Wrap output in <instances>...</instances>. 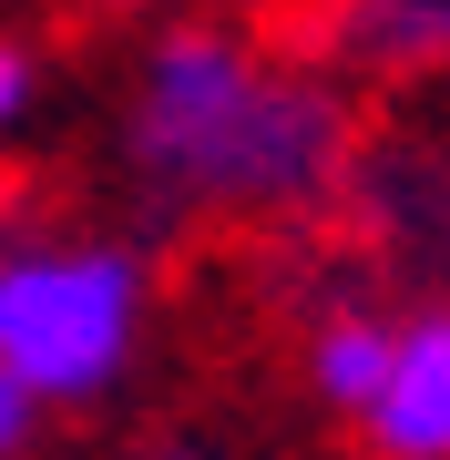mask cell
I'll use <instances>...</instances> for the list:
<instances>
[{
	"instance_id": "7a4b0ae2",
	"label": "cell",
	"mask_w": 450,
	"mask_h": 460,
	"mask_svg": "<svg viewBox=\"0 0 450 460\" xmlns=\"http://www.w3.org/2000/svg\"><path fill=\"white\" fill-rule=\"evenodd\" d=\"M164 317V246L144 226L31 205V184L0 174V378L41 420L102 410L134 389Z\"/></svg>"
},
{
	"instance_id": "52a82bcc",
	"label": "cell",
	"mask_w": 450,
	"mask_h": 460,
	"mask_svg": "<svg viewBox=\"0 0 450 460\" xmlns=\"http://www.w3.org/2000/svg\"><path fill=\"white\" fill-rule=\"evenodd\" d=\"M31 450H41V410L0 378V460H31Z\"/></svg>"
},
{
	"instance_id": "8992f818",
	"label": "cell",
	"mask_w": 450,
	"mask_h": 460,
	"mask_svg": "<svg viewBox=\"0 0 450 460\" xmlns=\"http://www.w3.org/2000/svg\"><path fill=\"white\" fill-rule=\"evenodd\" d=\"M41 83H51V62H41V41H21V31H0V144H11L21 123L41 113Z\"/></svg>"
},
{
	"instance_id": "6da1fadb",
	"label": "cell",
	"mask_w": 450,
	"mask_h": 460,
	"mask_svg": "<svg viewBox=\"0 0 450 460\" xmlns=\"http://www.w3.org/2000/svg\"><path fill=\"white\" fill-rule=\"evenodd\" d=\"M358 144L368 102L307 41H267L246 21H154L113 93L123 226L154 246L184 226L317 246Z\"/></svg>"
},
{
	"instance_id": "3957f363",
	"label": "cell",
	"mask_w": 450,
	"mask_h": 460,
	"mask_svg": "<svg viewBox=\"0 0 450 460\" xmlns=\"http://www.w3.org/2000/svg\"><path fill=\"white\" fill-rule=\"evenodd\" d=\"M317 246L358 266L379 296H450V133L368 113V144Z\"/></svg>"
},
{
	"instance_id": "ba28073f",
	"label": "cell",
	"mask_w": 450,
	"mask_h": 460,
	"mask_svg": "<svg viewBox=\"0 0 450 460\" xmlns=\"http://www.w3.org/2000/svg\"><path fill=\"white\" fill-rule=\"evenodd\" d=\"M134 460H235L225 440H195V429H174V440H144Z\"/></svg>"
},
{
	"instance_id": "5b68a950",
	"label": "cell",
	"mask_w": 450,
	"mask_h": 460,
	"mask_svg": "<svg viewBox=\"0 0 450 460\" xmlns=\"http://www.w3.org/2000/svg\"><path fill=\"white\" fill-rule=\"evenodd\" d=\"M297 41H307L358 102L450 83V0H349V11L307 21Z\"/></svg>"
},
{
	"instance_id": "277c9868",
	"label": "cell",
	"mask_w": 450,
	"mask_h": 460,
	"mask_svg": "<svg viewBox=\"0 0 450 460\" xmlns=\"http://www.w3.org/2000/svg\"><path fill=\"white\" fill-rule=\"evenodd\" d=\"M358 460H450V296H400L379 399L349 429Z\"/></svg>"
}]
</instances>
